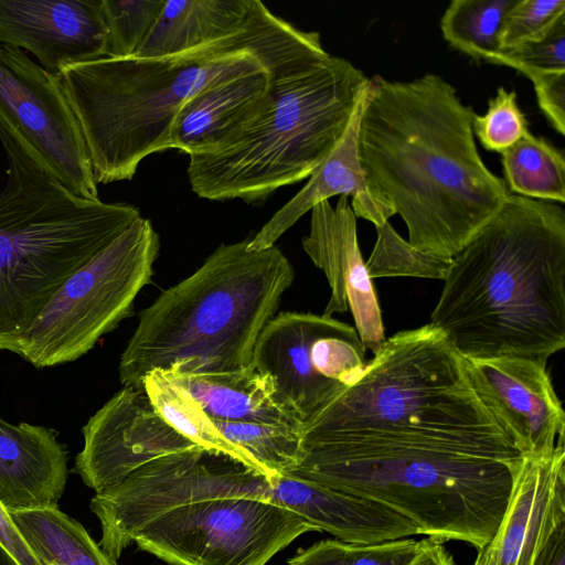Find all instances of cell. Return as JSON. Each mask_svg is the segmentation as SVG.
I'll list each match as a JSON object with an SVG mask.
<instances>
[{
  "label": "cell",
  "mask_w": 565,
  "mask_h": 565,
  "mask_svg": "<svg viewBox=\"0 0 565 565\" xmlns=\"http://www.w3.org/2000/svg\"><path fill=\"white\" fill-rule=\"evenodd\" d=\"M475 115L439 75L370 78L358 129L361 166L373 194L424 253L456 256L510 194L479 154Z\"/></svg>",
  "instance_id": "6da1fadb"
},
{
  "label": "cell",
  "mask_w": 565,
  "mask_h": 565,
  "mask_svg": "<svg viewBox=\"0 0 565 565\" xmlns=\"http://www.w3.org/2000/svg\"><path fill=\"white\" fill-rule=\"evenodd\" d=\"M523 458L499 424L413 426L301 445L287 475L372 499L419 534L479 551L502 521Z\"/></svg>",
  "instance_id": "7a4b0ae2"
},
{
  "label": "cell",
  "mask_w": 565,
  "mask_h": 565,
  "mask_svg": "<svg viewBox=\"0 0 565 565\" xmlns=\"http://www.w3.org/2000/svg\"><path fill=\"white\" fill-rule=\"evenodd\" d=\"M303 31L255 0L238 32L164 56L100 57L63 67L56 81L77 120L97 184L131 180L151 153L169 150L181 107L215 81L265 67L290 70L326 56Z\"/></svg>",
  "instance_id": "3957f363"
},
{
  "label": "cell",
  "mask_w": 565,
  "mask_h": 565,
  "mask_svg": "<svg viewBox=\"0 0 565 565\" xmlns=\"http://www.w3.org/2000/svg\"><path fill=\"white\" fill-rule=\"evenodd\" d=\"M430 326L463 359L543 365L565 348V211L518 194L451 258Z\"/></svg>",
  "instance_id": "277c9868"
},
{
  "label": "cell",
  "mask_w": 565,
  "mask_h": 565,
  "mask_svg": "<svg viewBox=\"0 0 565 565\" xmlns=\"http://www.w3.org/2000/svg\"><path fill=\"white\" fill-rule=\"evenodd\" d=\"M294 279L276 245L254 250L247 239L221 244L139 313L120 355V383L142 388L157 369L203 374L249 367L256 340Z\"/></svg>",
  "instance_id": "5b68a950"
},
{
  "label": "cell",
  "mask_w": 565,
  "mask_h": 565,
  "mask_svg": "<svg viewBox=\"0 0 565 565\" xmlns=\"http://www.w3.org/2000/svg\"><path fill=\"white\" fill-rule=\"evenodd\" d=\"M7 182L0 193V351L19 338L62 285L139 218V209L75 195L0 126Z\"/></svg>",
  "instance_id": "8992f818"
},
{
  "label": "cell",
  "mask_w": 565,
  "mask_h": 565,
  "mask_svg": "<svg viewBox=\"0 0 565 565\" xmlns=\"http://www.w3.org/2000/svg\"><path fill=\"white\" fill-rule=\"evenodd\" d=\"M369 82L331 54L276 74L271 104L257 120L221 148L190 156L191 190L201 199L255 204L309 178L343 136Z\"/></svg>",
  "instance_id": "52a82bcc"
},
{
  "label": "cell",
  "mask_w": 565,
  "mask_h": 565,
  "mask_svg": "<svg viewBox=\"0 0 565 565\" xmlns=\"http://www.w3.org/2000/svg\"><path fill=\"white\" fill-rule=\"evenodd\" d=\"M498 424L468 377L465 359L429 323L386 339L360 380L300 428L301 445L413 426Z\"/></svg>",
  "instance_id": "ba28073f"
},
{
  "label": "cell",
  "mask_w": 565,
  "mask_h": 565,
  "mask_svg": "<svg viewBox=\"0 0 565 565\" xmlns=\"http://www.w3.org/2000/svg\"><path fill=\"white\" fill-rule=\"evenodd\" d=\"M160 239L140 216L56 291L17 343L15 354L36 369L73 362L131 316L150 282Z\"/></svg>",
  "instance_id": "9c48e42d"
},
{
  "label": "cell",
  "mask_w": 565,
  "mask_h": 565,
  "mask_svg": "<svg viewBox=\"0 0 565 565\" xmlns=\"http://www.w3.org/2000/svg\"><path fill=\"white\" fill-rule=\"evenodd\" d=\"M263 475L221 452L194 448L149 461L89 503L102 526V550L117 561L149 523L178 508L214 499L269 502Z\"/></svg>",
  "instance_id": "30bf717a"
},
{
  "label": "cell",
  "mask_w": 565,
  "mask_h": 565,
  "mask_svg": "<svg viewBox=\"0 0 565 565\" xmlns=\"http://www.w3.org/2000/svg\"><path fill=\"white\" fill-rule=\"evenodd\" d=\"M317 531L268 501L223 498L172 510L145 526L135 543L170 565H266L300 535Z\"/></svg>",
  "instance_id": "8fae6325"
},
{
  "label": "cell",
  "mask_w": 565,
  "mask_h": 565,
  "mask_svg": "<svg viewBox=\"0 0 565 565\" xmlns=\"http://www.w3.org/2000/svg\"><path fill=\"white\" fill-rule=\"evenodd\" d=\"M0 126L72 193L99 200L84 139L56 76L23 50L2 43Z\"/></svg>",
  "instance_id": "7c38bea8"
},
{
  "label": "cell",
  "mask_w": 565,
  "mask_h": 565,
  "mask_svg": "<svg viewBox=\"0 0 565 565\" xmlns=\"http://www.w3.org/2000/svg\"><path fill=\"white\" fill-rule=\"evenodd\" d=\"M74 471L95 493L119 484L157 458L201 448L168 425L143 388L122 386L83 426Z\"/></svg>",
  "instance_id": "4fadbf2b"
},
{
  "label": "cell",
  "mask_w": 565,
  "mask_h": 565,
  "mask_svg": "<svg viewBox=\"0 0 565 565\" xmlns=\"http://www.w3.org/2000/svg\"><path fill=\"white\" fill-rule=\"evenodd\" d=\"M465 362L477 396L523 457L550 456L564 439L565 413L546 365L522 358Z\"/></svg>",
  "instance_id": "5bb4252c"
},
{
  "label": "cell",
  "mask_w": 565,
  "mask_h": 565,
  "mask_svg": "<svg viewBox=\"0 0 565 565\" xmlns=\"http://www.w3.org/2000/svg\"><path fill=\"white\" fill-rule=\"evenodd\" d=\"M310 212V231L302 247L331 288L323 316L350 308L362 344L375 354L386 340L382 311L359 247L356 216L349 198L340 196L335 206L323 201Z\"/></svg>",
  "instance_id": "9a60e30c"
},
{
  "label": "cell",
  "mask_w": 565,
  "mask_h": 565,
  "mask_svg": "<svg viewBox=\"0 0 565 565\" xmlns=\"http://www.w3.org/2000/svg\"><path fill=\"white\" fill-rule=\"evenodd\" d=\"M0 43L34 54L54 75L104 57L100 0H0Z\"/></svg>",
  "instance_id": "2e32d148"
},
{
  "label": "cell",
  "mask_w": 565,
  "mask_h": 565,
  "mask_svg": "<svg viewBox=\"0 0 565 565\" xmlns=\"http://www.w3.org/2000/svg\"><path fill=\"white\" fill-rule=\"evenodd\" d=\"M565 522V443L544 458L524 457L505 513L473 565H535Z\"/></svg>",
  "instance_id": "e0dca14e"
},
{
  "label": "cell",
  "mask_w": 565,
  "mask_h": 565,
  "mask_svg": "<svg viewBox=\"0 0 565 565\" xmlns=\"http://www.w3.org/2000/svg\"><path fill=\"white\" fill-rule=\"evenodd\" d=\"M331 317L282 311L259 333L252 367L270 379L274 402L301 426L315 417L342 387L315 369L310 348Z\"/></svg>",
  "instance_id": "ac0fdd59"
},
{
  "label": "cell",
  "mask_w": 565,
  "mask_h": 565,
  "mask_svg": "<svg viewBox=\"0 0 565 565\" xmlns=\"http://www.w3.org/2000/svg\"><path fill=\"white\" fill-rule=\"evenodd\" d=\"M301 66L282 71L252 68L207 85L181 107L170 130L168 149L192 156L221 148L267 110L274 97L275 75Z\"/></svg>",
  "instance_id": "d6986e66"
},
{
  "label": "cell",
  "mask_w": 565,
  "mask_h": 565,
  "mask_svg": "<svg viewBox=\"0 0 565 565\" xmlns=\"http://www.w3.org/2000/svg\"><path fill=\"white\" fill-rule=\"evenodd\" d=\"M269 502L340 541L372 544L419 534L407 518L372 499L291 475L268 477Z\"/></svg>",
  "instance_id": "ffe728a7"
},
{
  "label": "cell",
  "mask_w": 565,
  "mask_h": 565,
  "mask_svg": "<svg viewBox=\"0 0 565 565\" xmlns=\"http://www.w3.org/2000/svg\"><path fill=\"white\" fill-rule=\"evenodd\" d=\"M363 102L364 97L343 136L311 173L307 184L279 209L253 238L247 239L249 249L259 250L274 246L276 241L302 215L317 204L329 201L335 195L351 196L350 205L355 216L370 221L375 227L385 224L395 215L373 194L361 166L358 129Z\"/></svg>",
  "instance_id": "44dd1931"
},
{
  "label": "cell",
  "mask_w": 565,
  "mask_h": 565,
  "mask_svg": "<svg viewBox=\"0 0 565 565\" xmlns=\"http://www.w3.org/2000/svg\"><path fill=\"white\" fill-rule=\"evenodd\" d=\"M68 450L57 431L0 417V501L9 511L58 507L67 476Z\"/></svg>",
  "instance_id": "7402d4cb"
},
{
  "label": "cell",
  "mask_w": 565,
  "mask_h": 565,
  "mask_svg": "<svg viewBox=\"0 0 565 565\" xmlns=\"http://www.w3.org/2000/svg\"><path fill=\"white\" fill-rule=\"evenodd\" d=\"M255 0H164L135 56H164L230 36L248 22Z\"/></svg>",
  "instance_id": "603a6c76"
},
{
  "label": "cell",
  "mask_w": 565,
  "mask_h": 565,
  "mask_svg": "<svg viewBox=\"0 0 565 565\" xmlns=\"http://www.w3.org/2000/svg\"><path fill=\"white\" fill-rule=\"evenodd\" d=\"M167 370L212 420L301 428L297 419L274 402L270 379L252 365L243 371L225 373L186 374Z\"/></svg>",
  "instance_id": "cb8c5ba5"
},
{
  "label": "cell",
  "mask_w": 565,
  "mask_h": 565,
  "mask_svg": "<svg viewBox=\"0 0 565 565\" xmlns=\"http://www.w3.org/2000/svg\"><path fill=\"white\" fill-rule=\"evenodd\" d=\"M9 513L43 565H117L86 529L58 507Z\"/></svg>",
  "instance_id": "d4e9b609"
},
{
  "label": "cell",
  "mask_w": 565,
  "mask_h": 565,
  "mask_svg": "<svg viewBox=\"0 0 565 565\" xmlns=\"http://www.w3.org/2000/svg\"><path fill=\"white\" fill-rule=\"evenodd\" d=\"M142 388L160 417L184 438L205 450L230 456L268 477L250 455L217 431L214 422L169 370L157 369L148 373L142 380Z\"/></svg>",
  "instance_id": "484cf974"
},
{
  "label": "cell",
  "mask_w": 565,
  "mask_h": 565,
  "mask_svg": "<svg viewBox=\"0 0 565 565\" xmlns=\"http://www.w3.org/2000/svg\"><path fill=\"white\" fill-rule=\"evenodd\" d=\"M501 156L504 182L511 193L565 202V159L547 140L529 132Z\"/></svg>",
  "instance_id": "4316f807"
},
{
  "label": "cell",
  "mask_w": 565,
  "mask_h": 565,
  "mask_svg": "<svg viewBox=\"0 0 565 565\" xmlns=\"http://www.w3.org/2000/svg\"><path fill=\"white\" fill-rule=\"evenodd\" d=\"M515 0H452L440 19L444 39L475 60L490 62L502 51L501 33Z\"/></svg>",
  "instance_id": "83f0119b"
},
{
  "label": "cell",
  "mask_w": 565,
  "mask_h": 565,
  "mask_svg": "<svg viewBox=\"0 0 565 565\" xmlns=\"http://www.w3.org/2000/svg\"><path fill=\"white\" fill-rule=\"evenodd\" d=\"M213 422L217 431L250 455L268 477L287 475L299 465L300 429L252 422Z\"/></svg>",
  "instance_id": "f1b7e54d"
},
{
  "label": "cell",
  "mask_w": 565,
  "mask_h": 565,
  "mask_svg": "<svg viewBox=\"0 0 565 565\" xmlns=\"http://www.w3.org/2000/svg\"><path fill=\"white\" fill-rule=\"evenodd\" d=\"M376 242L365 262L371 279L417 277L444 280L451 258L424 253L404 239L390 224L376 227Z\"/></svg>",
  "instance_id": "f546056e"
},
{
  "label": "cell",
  "mask_w": 565,
  "mask_h": 565,
  "mask_svg": "<svg viewBox=\"0 0 565 565\" xmlns=\"http://www.w3.org/2000/svg\"><path fill=\"white\" fill-rule=\"evenodd\" d=\"M419 547L413 539L372 544L326 540L300 551L287 565H409Z\"/></svg>",
  "instance_id": "4dcf8cb0"
},
{
  "label": "cell",
  "mask_w": 565,
  "mask_h": 565,
  "mask_svg": "<svg viewBox=\"0 0 565 565\" xmlns=\"http://www.w3.org/2000/svg\"><path fill=\"white\" fill-rule=\"evenodd\" d=\"M106 26L105 56H135L156 22L164 0H100Z\"/></svg>",
  "instance_id": "1f68e13d"
},
{
  "label": "cell",
  "mask_w": 565,
  "mask_h": 565,
  "mask_svg": "<svg viewBox=\"0 0 565 565\" xmlns=\"http://www.w3.org/2000/svg\"><path fill=\"white\" fill-rule=\"evenodd\" d=\"M472 130L484 149L499 153L525 137L530 132L529 124L518 105L515 92L499 87L489 100L486 114L475 115Z\"/></svg>",
  "instance_id": "d6a6232c"
},
{
  "label": "cell",
  "mask_w": 565,
  "mask_h": 565,
  "mask_svg": "<svg viewBox=\"0 0 565 565\" xmlns=\"http://www.w3.org/2000/svg\"><path fill=\"white\" fill-rule=\"evenodd\" d=\"M489 63L513 67L529 78L565 72V14L541 38L502 50Z\"/></svg>",
  "instance_id": "836d02e7"
},
{
  "label": "cell",
  "mask_w": 565,
  "mask_h": 565,
  "mask_svg": "<svg viewBox=\"0 0 565 565\" xmlns=\"http://www.w3.org/2000/svg\"><path fill=\"white\" fill-rule=\"evenodd\" d=\"M562 14L564 0H515L503 22L502 50L541 38Z\"/></svg>",
  "instance_id": "e575fe53"
},
{
  "label": "cell",
  "mask_w": 565,
  "mask_h": 565,
  "mask_svg": "<svg viewBox=\"0 0 565 565\" xmlns=\"http://www.w3.org/2000/svg\"><path fill=\"white\" fill-rule=\"evenodd\" d=\"M537 104L552 127L565 134V72L548 73L530 78Z\"/></svg>",
  "instance_id": "d590c367"
},
{
  "label": "cell",
  "mask_w": 565,
  "mask_h": 565,
  "mask_svg": "<svg viewBox=\"0 0 565 565\" xmlns=\"http://www.w3.org/2000/svg\"><path fill=\"white\" fill-rule=\"evenodd\" d=\"M0 543L21 565H43L32 551L10 516L9 510L0 501Z\"/></svg>",
  "instance_id": "8d00e7d4"
},
{
  "label": "cell",
  "mask_w": 565,
  "mask_h": 565,
  "mask_svg": "<svg viewBox=\"0 0 565 565\" xmlns=\"http://www.w3.org/2000/svg\"><path fill=\"white\" fill-rule=\"evenodd\" d=\"M419 542V552L409 565H457L445 543L430 537Z\"/></svg>",
  "instance_id": "74e56055"
},
{
  "label": "cell",
  "mask_w": 565,
  "mask_h": 565,
  "mask_svg": "<svg viewBox=\"0 0 565 565\" xmlns=\"http://www.w3.org/2000/svg\"><path fill=\"white\" fill-rule=\"evenodd\" d=\"M535 565H565V522L552 534Z\"/></svg>",
  "instance_id": "f35d334b"
},
{
  "label": "cell",
  "mask_w": 565,
  "mask_h": 565,
  "mask_svg": "<svg viewBox=\"0 0 565 565\" xmlns=\"http://www.w3.org/2000/svg\"><path fill=\"white\" fill-rule=\"evenodd\" d=\"M0 565H21L14 556L0 543Z\"/></svg>",
  "instance_id": "ab89813d"
}]
</instances>
